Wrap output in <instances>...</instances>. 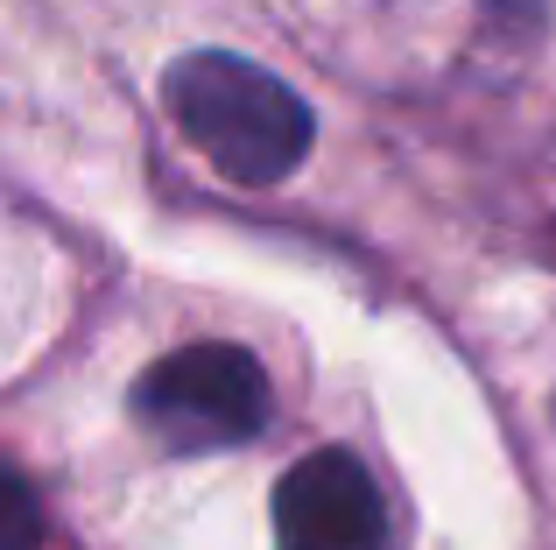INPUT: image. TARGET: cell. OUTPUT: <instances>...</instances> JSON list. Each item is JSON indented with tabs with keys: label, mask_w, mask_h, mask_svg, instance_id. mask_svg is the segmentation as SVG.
Listing matches in <instances>:
<instances>
[{
	"label": "cell",
	"mask_w": 556,
	"mask_h": 550,
	"mask_svg": "<svg viewBox=\"0 0 556 550\" xmlns=\"http://www.w3.org/2000/svg\"><path fill=\"white\" fill-rule=\"evenodd\" d=\"M163 99L177 113L184 141L232 184H282L311 155V107L275 71L232 50H190L169 64Z\"/></svg>",
	"instance_id": "cell-1"
},
{
	"label": "cell",
	"mask_w": 556,
	"mask_h": 550,
	"mask_svg": "<svg viewBox=\"0 0 556 550\" xmlns=\"http://www.w3.org/2000/svg\"><path fill=\"white\" fill-rule=\"evenodd\" d=\"M135 416L169 452H232L268 430V374L247 346H184L135 382Z\"/></svg>",
	"instance_id": "cell-2"
},
{
	"label": "cell",
	"mask_w": 556,
	"mask_h": 550,
	"mask_svg": "<svg viewBox=\"0 0 556 550\" xmlns=\"http://www.w3.org/2000/svg\"><path fill=\"white\" fill-rule=\"evenodd\" d=\"M275 550H388V509L353 452H311L275 487Z\"/></svg>",
	"instance_id": "cell-3"
},
{
	"label": "cell",
	"mask_w": 556,
	"mask_h": 550,
	"mask_svg": "<svg viewBox=\"0 0 556 550\" xmlns=\"http://www.w3.org/2000/svg\"><path fill=\"white\" fill-rule=\"evenodd\" d=\"M0 550H42V509L22 473L0 466Z\"/></svg>",
	"instance_id": "cell-4"
}]
</instances>
